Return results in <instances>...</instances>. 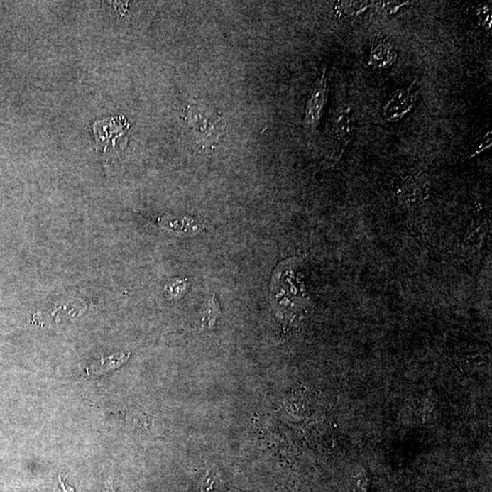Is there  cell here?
<instances>
[{
    "label": "cell",
    "mask_w": 492,
    "mask_h": 492,
    "mask_svg": "<svg viewBox=\"0 0 492 492\" xmlns=\"http://www.w3.org/2000/svg\"><path fill=\"white\" fill-rule=\"evenodd\" d=\"M419 93L417 80L410 87L395 92L383 107L382 116L384 120L398 121L403 119L416 105Z\"/></svg>",
    "instance_id": "obj_3"
},
{
    "label": "cell",
    "mask_w": 492,
    "mask_h": 492,
    "mask_svg": "<svg viewBox=\"0 0 492 492\" xmlns=\"http://www.w3.org/2000/svg\"><path fill=\"white\" fill-rule=\"evenodd\" d=\"M96 146L107 152L109 147H115L117 139L129 130V124L124 117L107 119L94 124Z\"/></svg>",
    "instance_id": "obj_5"
},
{
    "label": "cell",
    "mask_w": 492,
    "mask_h": 492,
    "mask_svg": "<svg viewBox=\"0 0 492 492\" xmlns=\"http://www.w3.org/2000/svg\"><path fill=\"white\" fill-rule=\"evenodd\" d=\"M355 130V114L350 105L341 106L333 121L331 138L334 143L333 158L339 159L347 144L351 141Z\"/></svg>",
    "instance_id": "obj_2"
},
{
    "label": "cell",
    "mask_w": 492,
    "mask_h": 492,
    "mask_svg": "<svg viewBox=\"0 0 492 492\" xmlns=\"http://www.w3.org/2000/svg\"><path fill=\"white\" fill-rule=\"evenodd\" d=\"M381 6V11H386L388 14H394L395 12L398 11V9L402 8L405 5L410 4L408 2H398V1H390V2H381L379 3Z\"/></svg>",
    "instance_id": "obj_11"
},
{
    "label": "cell",
    "mask_w": 492,
    "mask_h": 492,
    "mask_svg": "<svg viewBox=\"0 0 492 492\" xmlns=\"http://www.w3.org/2000/svg\"><path fill=\"white\" fill-rule=\"evenodd\" d=\"M398 53L393 45L389 41L381 40L373 45L368 63L374 69H388L393 65Z\"/></svg>",
    "instance_id": "obj_6"
},
{
    "label": "cell",
    "mask_w": 492,
    "mask_h": 492,
    "mask_svg": "<svg viewBox=\"0 0 492 492\" xmlns=\"http://www.w3.org/2000/svg\"><path fill=\"white\" fill-rule=\"evenodd\" d=\"M130 352L117 353L114 354V355L107 356V358H102L98 360V361L92 363L86 371L89 374L92 375L104 374V373L118 368L119 366H121L124 363L127 361L129 358H130Z\"/></svg>",
    "instance_id": "obj_7"
},
{
    "label": "cell",
    "mask_w": 492,
    "mask_h": 492,
    "mask_svg": "<svg viewBox=\"0 0 492 492\" xmlns=\"http://www.w3.org/2000/svg\"><path fill=\"white\" fill-rule=\"evenodd\" d=\"M327 97V79L326 70H323L312 89L305 111V125L315 130L322 118Z\"/></svg>",
    "instance_id": "obj_4"
},
{
    "label": "cell",
    "mask_w": 492,
    "mask_h": 492,
    "mask_svg": "<svg viewBox=\"0 0 492 492\" xmlns=\"http://www.w3.org/2000/svg\"><path fill=\"white\" fill-rule=\"evenodd\" d=\"M60 484H61V488L59 491L56 492H73L72 488H66L65 485H64L63 482L60 481Z\"/></svg>",
    "instance_id": "obj_14"
},
{
    "label": "cell",
    "mask_w": 492,
    "mask_h": 492,
    "mask_svg": "<svg viewBox=\"0 0 492 492\" xmlns=\"http://www.w3.org/2000/svg\"><path fill=\"white\" fill-rule=\"evenodd\" d=\"M369 2L365 1H344L340 2V5H337L339 9L337 11H342V14L352 17V16H358L360 13L364 12L366 9L369 8Z\"/></svg>",
    "instance_id": "obj_9"
},
{
    "label": "cell",
    "mask_w": 492,
    "mask_h": 492,
    "mask_svg": "<svg viewBox=\"0 0 492 492\" xmlns=\"http://www.w3.org/2000/svg\"><path fill=\"white\" fill-rule=\"evenodd\" d=\"M225 490L226 485L220 474L210 469L202 479L198 492H225Z\"/></svg>",
    "instance_id": "obj_8"
},
{
    "label": "cell",
    "mask_w": 492,
    "mask_h": 492,
    "mask_svg": "<svg viewBox=\"0 0 492 492\" xmlns=\"http://www.w3.org/2000/svg\"><path fill=\"white\" fill-rule=\"evenodd\" d=\"M476 16H477L479 22H480L482 27H483L487 31L491 32L492 25V14L490 6L488 5L479 6L477 11H476Z\"/></svg>",
    "instance_id": "obj_10"
},
{
    "label": "cell",
    "mask_w": 492,
    "mask_h": 492,
    "mask_svg": "<svg viewBox=\"0 0 492 492\" xmlns=\"http://www.w3.org/2000/svg\"><path fill=\"white\" fill-rule=\"evenodd\" d=\"M476 146H477V148H476L477 152H476L474 155H476V154L480 153L481 152H483L485 149L490 148L491 146V131H488V133L483 135V136L481 137L480 139L476 141Z\"/></svg>",
    "instance_id": "obj_12"
},
{
    "label": "cell",
    "mask_w": 492,
    "mask_h": 492,
    "mask_svg": "<svg viewBox=\"0 0 492 492\" xmlns=\"http://www.w3.org/2000/svg\"><path fill=\"white\" fill-rule=\"evenodd\" d=\"M173 283H170L168 286H167V291L170 293L172 295H178L181 294L183 289L185 288L186 281H182V280H175Z\"/></svg>",
    "instance_id": "obj_13"
},
{
    "label": "cell",
    "mask_w": 492,
    "mask_h": 492,
    "mask_svg": "<svg viewBox=\"0 0 492 492\" xmlns=\"http://www.w3.org/2000/svg\"><path fill=\"white\" fill-rule=\"evenodd\" d=\"M183 118L194 133L195 140L202 148L217 146L224 133V122L214 109L197 104L189 105Z\"/></svg>",
    "instance_id": "obj_1"
}]
</instances>
